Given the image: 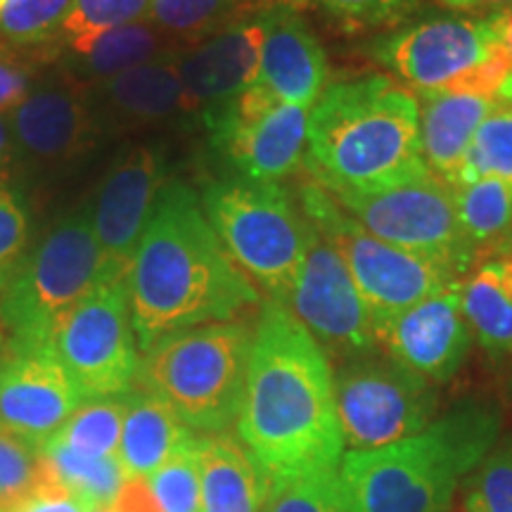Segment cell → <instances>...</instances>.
I'll use <instances>...</instances> for the list:
<instances>
[{"mask_svg": "<svg viewBox=\"0 0 512 512\" xmlns=\"http://www.w3.org/2000/svg\"><path fill=\"white\" fill-rule=\"evenodd\" d=\"M235 425L268 479L332 470L347 453L330 358L280 302L256 320Z\"/></svg>", "mask_w": 512, "mask_h": 512, "instance_id": "6da1fadb", "label": "cell"}, {"mask_svg": "<svg viewBox=\"0 0 512 512\" xmlns=\"http://www.w3.org/2000/svg\"><path fill=\"white\" fill-rule=\"evenodd\" d=\"M138 349L174 332L233 320L259 304V290L235 266L204 216L200 195L166 181L126 275Z\"/></svg>", "mask_w": 512, "mask_h": 512, "instance_id": "7a4b0ae2", "label": "cell"}, {"mask_svg": "<svg viewBox=\"0 0 512 512\" xmlns=\"http://www.w3.org/2000/svg\"><path fill=\"white\" fill-rule=\"evenodd\" d=\"M304 169L330 195L427 174L418 98L382 74L325 86L309 114Z\"/></svg>", "mask_w": 512, "mask_h": 512, "instance_id": "3957f363", "label": "cell"}, {"mask_svg": "<svg viewBox=\"0 0 512 512\" xmlns=\"http://www.w3.org/2000/svg\"><path fill=\"white\" fill-rule=\"evenodd\" d=\"M498 413L467 401L396 444L347 451L339 463L351 512H451L456 491L498 437Z\"/></svg>", "mask_w": 512, "mask_h": 512, "instance_id": "277c9868", "label": "cell"}, {"mask_svg": "<svg viewBox=\"0 0 512 512\" xmlns=\"http://www.w3.org/2000/svg\"><path fill=\"white\" fill-rule=\"evenodd\" d=\"M252 335L223 320L166 335L140 358L133 387L145 389L197 434H226L238 422Z\"/></svg>", "mask_w": 512, "mask_h": 512, "instance_id": "5b68a950", "label": "cell"}, {"mask_svg": "<svg viewBox=\"0 0 512 512\" xmlns=\"http://www.w3.org/2000/svg\"><path fill=\"white\" fill-rule=\"evenodd\" d=\"M105 275L91 209L60 216L38 238L0 292V330L12 349L48 347L69 311Z\"/></svg>", "mask_w": 512, "mask_h": 512, "instance_id": "8992f818", "label": "cell"}, {"mask_svg": "<svg viewBox=\"0 0 512 512\" xmlns=\"http://www.w3.org/2000/svg\"><path fill=\"white\" fill-rule=\"evenodd\" d=\"M204 216L235 266L273 302L285 304L302 266L309 221L283 183L240 176L204 183Z\"/></svg>", "mask_w": 512, "mask_h": 512, "instance_id": "52a82bcc", "label": "cell"}, {"mask_svg": "<svg viewBox=\"0 0 512 512\" xmlns=\"http://www.w3.org/2000/svg\"><path fill=\"white\" fill-rule=\"evenodd\" d=\"M299 207L311 226L342 256L358 292L373 311L375 325L463 280V273L453 266L375 238L318 183L299 185Z\"/></svg>", "mask_w": 512, "mask_h": 512, "instance_id": "ba28073f", "label": "cell"}, {"mask_svg": "<svg viewBox=\"0 0 512 512\" xmlns=\"http://www.w3.org/2000/svg\"><path fill=\"white\" fill-rule=\"evenodd\" d=\"M126 275H102L62 320L50 342L86 401L121 396L136 384L140 356Z\"/></svg>", "mask_w": 512, "mask_h": 512, "instance_id": "9c48e42d", "label": "cell"}, {"mask_svg": "<svg viewBox=\"0 0 512 512\" xmlns=\"http://www.w3.org/2000/svg\"><path fill=\"white\" fill-rule=\"evenodd\" d=\"M368 233L465 273L477 261L456 209V190L432 171L366 192L332 195Z\"/></svg>", "mask_w": 512, "mask_h": 512, "instance_id": "30bf717a", "label": "cell"}, {"mask_svg": "<svg viewBox=\"0 0 512 512\" xmlns=\"http://www.w3.org/2000/svg\"><path fill=\"white\" fill-rule=\"evenodd\" d=\"M335 396L347 451H370L413 437L437 411L432 384L377 351L339 363Z\"/></svg>", "mask_w": 512, "mask_h": 512, "instance_id": "8fae6325", "label": "cell"}, {"mask_svg": "<svg viewBox=\"0 0 512 512\" xmlns=\"http://www.w3.org/2000/svg\"><path fill=\"white\" fill-rule=\"evenodd\" d=\"M309 114L306 107L283 102L254 83L238 98L202 112V121L233 176L283 183L304 166Z\"/></svg>", "mask_w": 512, "mask_h": 512, "instance_id": "7c38bea8", "label": "cell"}, {"mask_svg": "<svg viewBox=\"0 0 512 512\" xmlns=\"http://www.w3.org/2000/svg\"><path fill=\"white\" fill-rule=\"evenodd\" d=\"M503 48L501 10L411 22L370 43V55L420 95L448 93Z\"/></svg>", "mask_w": 512, "mask_h": 512, "instance_id": "4fadbf2b", "label": "cell"}, {"mask_svg": "<svg viewBox=\"0 0 512 512\" xmlns=\"http://www.w3.org/2000/svg\"><path fill=\"white\" fill-rule=\"evenodd\" d=\"M285 306L311 332L328 358L344 363L377 351L373 311L358 292L342 256L311 223L302 266Z\"/></svg>", "mask_w": 512, "mask_h": 512, "instance_id": "5bb4252c", "label": "cell"}, {"mask_svg": "<svg viewBox=\"0 0 512 512\" xmlns=\"http://www.w3.org/2000/svg\"><path fill=\"white\" fill-rule=\"evenodd\" d=\"M15 164L55 174L98 145L102 124L91 93L62 69H46L27 98L8 114Z\"/></svg>", "mask_w": 512, "mask_h": 512, "instance_id": "9a60e30c", "label": "cell"}, {"mask_svg": "<svg viewBox=\"0 0 512 512\" xmlns=\"http://www.w3.org/2000/svg\"><path fill=\"white\" fill-rule=\"evenodd\" d=\"M164 185L166 157L159 147H128L114 159L88 207L105 273H128Z\"/></svg>", "mask_w": 512, "mask_h": 512, "instance_id": "2e32d148", "label": "cell"}, {"mask_svg": "<svg viewBox=\"0 0 512 512\" xmlns=\"http://www.w3.org/2000/svg\"><path fill=\"white\" fill-rule=\"evenodd\" d=\"M460 285H446L420 304L375 325L377 349L430 384H444L463 366L472 332L460 306Z\"/></svg>", "mask_w": 512, "mask_h": 512, "instance_id": "e0dca14e", "label": "cell"}, {"mask_svg": "<svg viewBox=\"0 0 512 512\" xmlns=\"http://www.w3.org/2000/svg\"><path fill=\"white\" fill-rule=\"evenodd\" d=\"M86 401L53 347L0 351V425L43 446Z\"/></svg>", "mask_w": 512, "mask_h": 512, "instance_id": "ac0fdd59", "label": "cell"}, {"mask_svg": "<svg viewBox=\"0 0 512 512\" xmlns=\"http://www.w3.org/2000/svg\"><path fill=\"white\" fill-rule=\"evenodd\" d=\"M264 43L256 83L275 98L311 110L328 83V55L294 0L259 5Z\"/></svg>", "mask_w": 512, "mask_h": 512, "instance_id": "d6986e66", "label": "cell"}, {"mask_svg": "<svg viewBox=\"0 0 512 512\" xmlns=\"http://www.w3.org/2000/svg\"><path fill=\"white\" fill-rule=\"evenodd\" d=\"M261 43L264 27L256 8L252 15L238 17L195 46L178 50V74L190 112L214 110L254 86L259 79Z\"/></svg>", "mask_w": 512, "mask_h": 512, "instance_id": "ffe728a7", "label": "cell"}, {"mask_svg": "<svg viewBox=\"0 0 512 512\" xmlns=\"http://www.w3.org/2000/svg\"><path fill=\"white\" fill-rule=\"evenodd\" d=\"M91 88L102 131L107 126H150L190 112L178 74V50Z\"/></svg>", "mask_w": 512, "mask_h": 512, "instance_id": "44dd1931", "label": "cell"}, {"mask_svg": "<svg viewBox=\"0 0 512 512\" xmlns=\"http://www.w3.org/2000/svg\"><path fill=\"white\" fill-rule=\"evenodd\" d=\"M171 43L150 19L124 24V27L98 31L50 46V62L76 81L102 83L112 76L124 74L140 64L155 62L159 57L176 53Z\"/></svg>", "mask_w": 512, "mask_h": 512, "instance_id": "7402d4cb", "label": "cell"}, {"mask_svg": "<svg viewBox=\"0 0 512 512\" xmlns=\"http://www.w3.org/2000/svg\"><path fill=\"white\" fill-rule=\"evenodd\" d=\"M422 162L441 181L456 185L472 138L496 102L467 93L420 95Z\"/></svg>", "mask_w": 512, "mask_h": 512, "instance_id": "603a6c76", "label": "cell"}, {"mask_svg": "<svg viewBox=\"0 0 512 512\" xmlns=\"http://www.w3.org/2000/svg\"><path fill=\"white\" fill-rule=\"evenodd\" d=\"M202 512H264L268 477L240 439L202 434Z\"/></svg>", "mask_w": 512, "mask_h": 512, "instance_id": "cb8c5ba5", "label": "cell"}, {"mask_svg": "<svg viewBox=\"0 0 512 512\" xmlns=\"http://www.w3.org/2000/svg\"><path fill=\"white\" fill-rule=\"evenodd\" d=\"M190 434L192 430L176 418L166 403L145 389L131 387L126 392L117 458L128 477H150Z\"/></svg>", "mask_w": 512, "mask_h": 512, "instance_id": "d4e9b609", "label": "cell"}, {"mask_svg": "<svg viewBox=\"0 0 512 512\" xmlns=\"http://www.w3.org/2000/svg\"><path fill=\"white\" fill-rule=\"evenodd\" d=\"M467 328L491 354H512V252L477 266L460 285Z\"/></svg>", "mask_w": 512, "mask_h": 512, "instance_id": "484cf974", "label": "cell"}, {"mask_svg": "<svg viewBox=\"0 0 512 512\" xmlns=\"http://www.w3.org/2000/svg\"><path fill=\"white\" fill-rule=\"evenodd\" d=\"M456 209L467 242L477 256L505 254L512 242V181L479 178L458 183Z\"/></svg>", "mask_w": 512, "mask_h": 512, "instance_id": "4316f807", "label": "cell"}, {"mask_svg": "<svg viewBox=\"0 0 512 512\" xmlns=\"http://www.w3.org/2000/svg\"><path fill=\"white\" fill-rule=\"evenodd\" d=\"M124 413L126 394L83 401L46 444L67 446L86 458H112L119 451Z\"/></svg>", "mask_w": 512, "mask_h": 512, "instance_id": "83f0119b", "label": "cell"}, {"mask_svg": "<svg viewBox=\"0 0 512 512\" xmlns=\"http://www.w3.org/2000/svg\"><path fill=\"white\" fill-rule=\"evenodd\" d=\"M41 451L55 465L57 475L67 484L72 496L86 503L93 512L110 508L119 489L128 479L117 456L86 458L60 444H43Z\"/></svg>", "mask_w": 512, "mask_h": 512, "instance_id": "f1b7e54d", "label": "cell"}, {"mask_svg": "<svg viewBox=\"0 0 512 512\" xmlns=\"http://www.w3.org/2000/svg\"><path fill=\"white\" fill-rule=\"evenodd\" d=\"M238 0H152L150 19L171 43L195 46L238 19Z\"/></svg>", "mask_w": 512, "mask_h": 512, "instance_id": "f546056e", "label": "cell"}, {"mask_svg": "<svg viewBox=\"0 0 512 512\" xmlns=\"http://www.w3.org/2000/svg\"><path fill=\"white\" fill-rule=\"evenodd\" d=\"M264 512H351L339 467L268 479Z\"/></svg>", "mask_w": 512, "mask_h": 512, "instance_id": "4dcf8cb0", "label": "cell"}, {"mask_svg": "<svg viewBox=\"0 0 512 512\" xmlns=\"http://www.w3.org/2000/svg\"><path fill=\"white\" fill-rule=\"evenodd\" d=\"M202 434L192 432L152 472L150 489L164 512H202Z\"/></svg>", "mask_w": 512, "mask_h": 512, "instance_id": "1f68e13d", "label": "cell"}, {"mask_svg": "<svg viewBox=\"0 0 512 512\" xmlns=\"http://www.w3.org/2000/svg\"><path fill=\"white\" fill-rule=\"evenodd\" d=\"M479 178H501L512 181V105L496 102L486 114L479 131L472 138L470 150L460 166L458 183L479 181Z\"/></svg>", "mask_w": 512, "mask_h": 512, "instance_id": "d6a6232c", "label": "cell"}, {"mask_svg": "<svg viewBox=\"0 0 512 512\" xmlns=\"http://www.w3.org/2000/svg\"><path fill=\"white\" fill-rule=\"evenodd\" d=\"M72 0H5L0 8V43L15 48H50L57 43Z\"/></svg>", "mask_w": 512, "mask_h": 512, "instance_id": "836d02e7", "label": "cell"}, {"mask_svg": "<svg viewBox=\"0 0 512 512\" xmlns=\"http://www.w3.org/2000/svg\"><path fill=\"white\" fill-rule=\"evenodd\" d=\"M34 245L31 209L22 190L0 176V292Z\"/></svg>", "mask_w": 512, "mask_h": 512, "instance_id": "e575fe53", "label": "cell"}, {"mask_svg": "<svg viewBox=\"0 0 512 512\" xmlns=\"http://www.w3.org/2000/svg\"><path fill=\"white\" fill-rule=\"evenodd\" d=\"M152 0H72L55 46L72 38L143 22L150 15Z\"/></svg>", "mask_w": 512, "mask_h": 512, "instance_id": "d590c367", "label": "cell"}, {"mask_svg": "<svg viewBox=\"0 0 512 512\" xmlns=\"http://www.w3.org/2000/svg\"><path fill=\"white\" fill-rule=\"evenodd\" d=\"M460 505L467 512H512V446L489 453L467 477Z\"/></svg>", "mask_w": 512, "mask_h": 512, "instance_id": "8d00e7d4", "label": "cell"}, {"mask_svg": "<svg viewBox=\"0 0 512 512\" xmlns=\"http://www.w3.org/2000/svg\"><path fill=\"white\" fill-rule=\"evenodd\" d=\"M43 451L34 441L0 425V505L15 496H36Z\"/></svg>", "mask_w": 512, "mask_h": 512, "instance_id": "74e56055", "label": "cell"}, {"mask_svg": "<svg viewBox=\"0 0 512 512\" xmlns=\"http://www.w3.org/2000/svg\"><path fill=\"white\" fill-rule=\"evenodd\" d=\"M344 27L377 29L396 27L408 19L420 0H304Z\"/></svg>", "mask_w": 512, "mask_h": 512, "instance_id": "f35d334b", "label": "cell"}, {"mask_svg": "<svg viewBox=\"0 0 512 512\" xmlns=\"http://www.w3.org/2000/svg\"><path fill=\"white\" fill-rule=\"evenodd\" d=\"M48 48H15L0 43V114H10L50 67Z\"/></svg>", "mask_w": 512, "mask_h": 512, "instance_id": "ab89813d", "label": "cell"}, {"mask_svg": "<svg viewBox=\"0 0 512 512\" xmlns=\"http://www.w3.org/2000/svg\"><path fill=\"white\" fill-rule=\"evenodd\" d=\"M110 512H164L145 477H128L110 505Z\"/></svg>", "mask_w": 512, "mask_h": 512, "instance_id": "60d3db41", "label": "cell"}, {"mask_svg": "<svg viewBox=\"0 0 512 512\" xmlns=\"http://www.w3.org/2000/svg\"><path fill=\"white\" fill-rule=\"evenodd\" d=\"M22 512H93L79 498L64 496V498H34Z\"/></svg>", "mask_w": 512, "mask_h": 512, "instance_id": "b9f144b4", "label": "cell"}, {"mask_svg": "<svg viewBox=\"0 0 512 512\" xmlns=\"http://www.w3.org/2000/svg\"><path fill=\"white\" fill-rule=\"evenodd\" d=\"M12 166H15V143H12L10 121L8 114H0V176L5 178Z\"/></svg>", "mask_w": 512, "mask_h": 512, "instance_id": "7bdbcfd3", "label": "cell"}, {"mask_svg": "<svg viewBox=\"0 0 512 512\" xmlns=\"http://www.w3.org/2000/svg\"><path fill=\"white\" fill-rule=\"evenodd\" d=\"M448 10H460V12H472V10H505L512 8V0H437Z\"/></svg>", "mask_w": 512, "mask_h": 512, "instance_id": "ee69618b", "label": "cell"}, {"mask_svg": "<svg viewBox=\"0 0 512 512\" xmlns=\"http://www.w3.org/2000/svg\"><path fill=\"white\" fill-rule=\"evenodd\" d=\"M501 27H503V48L512 57V8L501 10Z\"/></svg>", "mask_w": 512, "mask_h": 512, "instance_id": "f6af8a7d", "label": "cell"}, {"mask_svg": "<svg viewBox=\"0 0 512 512\" xmlns=\"http://www.w3.org/2000/svg\"><path fill=\"white\" fill-rule=\"evenodd\" d=\"M238 3L242 5V8H245V5H254V3H261V5H264V0H238Z\"/></svg>", "mask_w": 512, "mask_h": 512, "instance_id": "bcb514c9", "label": "cell"}, {"mask_svg": "<svg viewBox=\"0 0 512 512\" xmlns=\"http://www.w3.org/2000/svg\"><path fill=\"white\" fill-rule=\"evenodd\" d=\"M451 512H467V510L463 508V505H460V503H458V505H453V508H451Z\"/></svg>", "mask_w": 512, "mask_h": 512, "instance_id": "7dc6e473", "label": "cell"}, {"mask_svg": "<svg viewBox=\"0 0 512 512\" xmlns=\"http://www.w3.org/2000/svg\"><path fill=\"white\" fill-rule=\"evenodd\" d=\"M5 349V335H3V330H0V351Z\"/></svg>", "mask_w": 512, "mask_h": 512, "instance_id": "c3c4849f", "label": "cell"}, {"mask_svg": "<svg viewBox=\"0 0 512 512\" xmlns=\"http://www.w3.org/2000/svg\"><path fill=\"white\" fill-rule=\"evenodd\" d=\"M3 3H5V0H0V8H3Z\"/></svg>", "mask_w": 512, "mask_h": 512, "instance_id": "681fc988", "label": "cell"}, {"mask_svg": "<svg viewBox=\"0 0 512 512\" xmlns=\"http://www.w3.org/2000/svg\"><path fill=\"white\" fill-rule=\"evenodd\" d=\"M508 252H512V242H510V247H508Z\"/></svg>", "mask_w": 512, "mask_h": 512, "instance_id": "f907efd6", "label": "cell"}, {"mask_svg": "<svg viewBox=\"0 0 512 512\" xmlns=\"http://www.w3.org/2000/svg\"><path fill=\"white\" fill-rule=\"evenodd\" d=\"M102 512H105V510H102Z\"/></svg>", "mask_w": 512, "mask_h": 512, "instance_id": "816d5d0a", "label": "cell"}]
</instances>
